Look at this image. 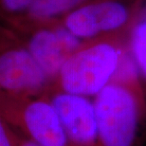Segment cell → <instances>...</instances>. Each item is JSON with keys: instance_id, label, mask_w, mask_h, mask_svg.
Here are the masks:
<instances>
[{"instance_id": "cell-1", "label": "cell", "mask_w": 146, "mask_h": 146, "mask_svg": "<svg viewBox=\"0 0 146 146\" xmlns=\"http://www.w3.org/2000/svg\"><path fill=\"white\" fill-rule=\"evenodd\" d=\"M138 70L136 63L122 54L113 79L96 95L95 146H136L146 114Z\"/></svg>"}, {"instance_id": "cell-2", "label": "cell", "mask_w": 146, "mask_h": 146, "mask_svg": "<svg viewBox=\"0 0 146 146\" xmlns=\"http://www.w3.org/2000/svg\"><path fill=\"white\" fill-rule=\"evenodd\" d=\"M122 53L110 43L80 48L64 64L55 79L58 91L97 95L118 70Z\"/></svg>"}, {"instance_id": "cell-3", "label": "cell", "mask_w": 146, "mask_h": 146, "mask_svg": "<svg viewBox=\"0 0 146 146\" xmlns=\"http://www.w3.org/2000/svg\"><path fill=\"white\" fill-rule=\"evenodd\" d=\"M1 119L41 146H70L50 99L16 98L2 94Z\"/></svg>"}, {"instance_id": "cell-4", "label": "cell", "mask_w": 146, "mask_h": 146, "mask_svg": "<svg viewBox=\"0 0 146 146\" xmlns=\"http://www.w3.org/2000/svg\"><path fill=\"white\" fill-rule=\"evenodd\" d=\"M50 78L29 50L13 48L0 58V86L2 94L30 98L45 88Z\"/></svg>"}, {"instance_id": "cell-5", "label": "cell", "mask_w": 146, "mask_h": 146, "mask_svg": "<svg viewBox=\"0 0 146 146\" xmlns=\"http://www.w3.org/2000/svg\"><path fill=\"white\" fill-rule=\"evenodd\" d=\"M70 146H95L97 119L94 103L86 96L57 91L50 98Z\"/></svg>"}, {"instance_id": "cell-6", "label": "cell", "mask_w": 146, "mask_h": 146, "mask_svg": "<svg viewBox=\"0 0 146 146\" xmlns=\"http://www.w3.org/2000/svg\"><path fill=\"white\" fill-rule=\"evenodd\" d=\"M80 48L79 38L70 31L56 28L34 33L30 41L29 51L50 80H55L66 60Z\"/></svg>"}, {"instance_id": "cell-7", "label": "cell", "mask_w": 146, "mask_h": 146, "mask_svg": "<svg viewBox=\"0 0 146 146\" xmlns=\"http://www.w3.org/2000/svg\"><path fill=\"white\" fill-rule=\"evenodd\" d=\"M127 18L128 11L122 4L104 1L73 11L66 16L65 25L78 38H89L121 27Z\"/></svg>"}, {"instance_id": "cell-8", "label": "cell", "mask_w": 146, "mask_h": 146, "mask_svg": "<svg viewBox=\"0 0 146 146\" xmlns=\"http://www.w3.org/2000/svg\"><path fill=\"white\" fill-rule=\"evenodd\" d=\"M82 1L83 0H35L29 9L33 17L48 18L66 13Z\"/></svg>"}, {"instance_id": "cell-9", "label": "cell", "mask_w": 146, "mask_h": 146, "mask_svg": "<svg viewBox=\"0 0 146 146\" xmlns=\"http://www.w3.org/2000/svg\"><path fill=\"white\" fill-rule=\"evenodd\" d=\"M132 51L139 71L146 81V21L139 23L134 30Z\"/></svg>"}, {"instance_id": "cell-10", "label": "cell", "mask_w": 146, "mask_h": 146, "mask_svg": "<svg viewBox=\"0 0 146 146\" xmlns=\"http://www.w3.org/2000/svg\"><path fill=\"white\" fill-rule=\"evenodd\" d=\"M35 0H2L4 7L10 11H20L30 8Z\"/></svg>"}, {"instance_id": "cell-11", "label": "cell", "mask_w": 146, "mask_h": 146, "mask_svg": "<svg viewBox=\"0 0 146 146\" xmlns=\"http://www.w3.org/2000/svg\"><path fill=\"white\" fill-rule=\"evenodd\" d=\"M0 146H15L10 127L2 119L0 121Z\"/></svg>"}, {"instance_id": "cell-12", "label": "cell", "mask_w": 146, "mask_h": 146, "mask_svg": "<svg viewBox=\"0 0 146 146\" xmlns=\"http://www.w3.org/2000/svg\"><path fill=\"white\" fill-rule=\"evenodd\" d=\"M9 127H10L11 135L13 137L15 146H41L38 143H36V142H34L33 141H31V139H29L28 138H26V137L22 136L21 134H19L18 132H16V131L13 130L10 125H9Z\"/></svg>"}]
</instances>
